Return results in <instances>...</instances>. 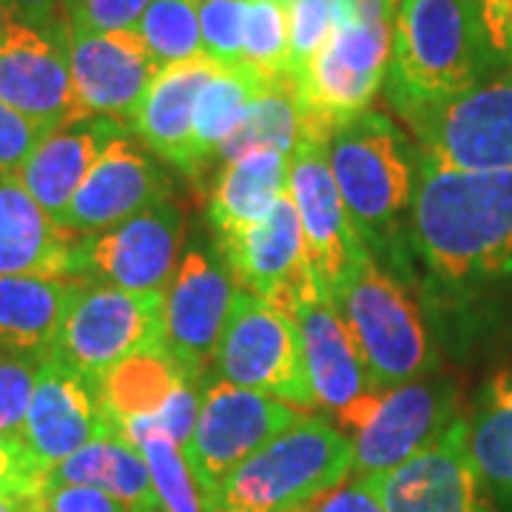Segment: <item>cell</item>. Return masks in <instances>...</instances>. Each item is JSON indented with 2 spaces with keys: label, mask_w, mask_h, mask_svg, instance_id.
Here are the masks:
<instances>
[{
  "label": "cell",
  "mask_w": 512,
  "mask_h": 512,
  "mask_svg": "<svg viewBox=\"0 0 512 512\" xmlns=\"http://www.w3.org/2000/svg\"><path fill=\"white\" fill-rule=\"evenodd\" d=\"M410 237L427 271L450 288L512 274V171H453L421 160Z\"/></svg>",
  "instance_id": "6da1fadb"
},
{
  "label": "cell",
  "mask_w": 512,
  "mask_h": 512,
  "mask_svg": "<svg viewBox=\"0 0 512 512\" xmlns=\"http://www.w3.org/2000/svg\"><path fill=\"white\" fill-rule=\"evenodd\" d=\"M495 63L481 15L467 0H399L384 77L399 114L473 89Z\"/></svg>",
  "instance_id": "7a4b0ae2"
},
{
  "label": "cell",
  "mask_w": 512,
  "mask_h": 512,
  "mask_svg": "<svg viewBox=\"0 0 512 512\" xmlns=\"http://www.w3.org/2000/svg\"><path fill=\"white\" fill-rule=\"evenodd\" d=\"M328 299L376 390L421 379L436 367L433 339L416 302L370 251L350 265Z\"/></svg>",
  "instance_id": "3957f363"
},
{
  "label": "cell",
  "mask_w": 512,
  "mask_h": 512,
  "mask_svg": "<svg viewBox=\"0 0 512 512\" xmlns=\"http://www.w3.org/2000/svg\"><path fill=\"white\" fill-rule=\"evenodd\" d=\"M353 470V439L336 424L305 416L271 439L222 484L214 510L302 512Z\"/></svg>",
  "instance_id": "277c9868"
},
{
  "label": "cell",
  "mask_w": 512,
  "mask_h": 512,
  "mask_svg": "<svg viewBox=\"0 0 512 512\" xmlns=\"http://www.w3.org/2000/svg\"><path fill=\"white\" fill-rule=\"evenodd\" d=\"M328 160L362 242L387 237L416 191L407 140L393 120L373 109L362 111L330 134Z\"/></svg>",
  "instance_id": "5b68a950"
},
{
  "label": "cell",
  "mask_w": 512,
  "mask_h": 512,
  "mask_svg": "<svg viewBox=\"0 0 512 512\" xmlns=\"http://www.w3.org/2000/svg\"><path fill=\"white\" fill-rule=\"evenodd\" d=\"M305 416H316V413H305L274 396L237 387L220 379L217 373H205L200 416L183 453L191 473L205 490L208 512L214 507V498L222 490V484L248 458Z\"/></svg>",
  "instance_id": "8992f818"
},
{
  "label": "cell",
  "mask_w": 512,
  "mask_h": 512,
  "mask_svg": "<svg viewBox=\"0 0 512 512\" xmlns=\"http://www.w3.org/2000/svg\"><path fill=\"white\" fill-rule=\"evenodd\" d=\"M214 373L225 382L274 396L305 413L316 410L296 319L271 308L254 293L237 288L214 353Z\"/></svg>",
  "instance_id": "52a82bcc"
},
{
  "label": "cell",
  "mask_w": 512,
  "mask_h": 512,
  "mask_svg": "<svg viewBox=\"0 0 512 512\" xmlns=\"http://www.w3.org/2000/svg\"><path fill=\"white\" fill-rule=\"evenodd\" d=\"M163 293H131L80 282L49 359L86 379H103L137 350L163 345Z\"/></svg>",
  "instance_id": "ba28073f"
},
{
  "label": "cell",
  "mask_w": 512,
  "mask_h": 512,
  "mask_svg": "<svg viewBox=\"0 0 512 512\" xmlns=\"http://www.w3.org/2000/svg\"><path fill=\"white\" fill-rule=\"evenodd\" d=\"M393 49V23L333 26V35L293 83L302 134L330 140L339 126L370 109L382 89Z\"/></svg>",
  "instance_id": "9c48e42d"
},
{
  "label": "cell",
  "mask_w": 512,
  "mask_h": 512,
  "mask_svg": "<svg viewBox=\"0 0 512 512\" xmlns=\"http://www.w3.org/2000/svg\"><path fill=\"white\" fill-rule=\"evenodd\" d=\"M419 157L453 171H512V77L402 111Z\"/></svg>",
  "instance_id": "30bf717a"
},
{
  "label": "cell",
  "mask_w": 512,
  "mask_h": 512,
  "mask_svg": "<svg viewBox=\"0 0 512 512\" xmlns=\"http://www.w3.org/2000/svg\"><path fill=\"white\" fill-rule=\"evenodd\" d=\"M185 217L171 200L103 234L83 237L77 279L131 293H163L180 265Z\"/></svg>",
  "instance_id": "8fae6325"
},
{
  "label": "cell",
  "mask_w": 512,
  "mask_h": 512,
  "mask_svg": "<svg viewBox=\"0 0 512 512\" xmlns=\"http://www.w3.org/2000/svg\"><path fill=\"white\" fill-rule=\"evenodd\" d=\"M288 194L299 214L305 256L319 291L328 296L367 245L350 220L328 160V140L299 134L291 151Z\"/></svg>",
  "instance_id": "7c38bea8"
},
{
  "label": "cell",
  "mask_w": 512,
  "mask_h": 512,
  "mask_svg": "<svg viewBox=\"0 0 512 512\" xmlns=\"http://www.w3.org/2000/svg\"><path fill=\"white\" fill-rule=\"evenodd\" d=\"M365 484L384 512H498L478 476L464 416L410 461Z\"/></svg>",
  "instance_id": "4fadbf2b"
},
{
  "label": "cell",
  "mask_w": 512,
  "mask_h": 512,
  "mask_svg": "<svg viewBox=\"0 0 512 512\" xmlns=\"http://www.w3.org/2000/svg\"><path fill=\"white\" fill-rule=\"evenodd\" d=\"M214 242L239 291L254 293L291 319L308 296L322 293L308 268L302 225L288 191L268 217Z\"/></svg>",
  "instance_id": "5bb4252c"
},
{
  "label": "cell",
  "mask_w": 512,
  "mask_h": 512,
  "mask_svg": "<svg viewBox=\"0 0 512 512\" xmlns=\"http://www.w3.org/2000/svg\"><path fill=\"white\" fill-rule=\"evenodd\" d=\"M237 296V282L217 251L200 245L180 256L165 288L163 348L191 373H208Z\"/></svg>",
  "instance_id": "9a60e30c"
},
{
  "label": "cell",
  "mask_w": 512,
  "mask_h": 512,
  "mask_svg": "<svg viewBox=\"0 0 512 512\" xmlns=\"http://www.w3.org/2000/svg\"><path fill=\"white\" fill-rule=\"evenodd\" d=\"M293 319L302 333L305 365L316 407L330 413V419L336 421L342 433L356 436L376 416L384 390L373 387L348 330L342 328L325 293L308 296L293 311Z\"/></svg>",
  "instance_id": "2e32d148"
},
{
  "label": "cell",
  "mask_w": 512,
  "mask_h": 512,
  "mask_svg": "<svg viewBox=\"0 0 512 512\" xmlns=\"http://www.w3.org/2000/svg\"><path fill=\"white\" fill-rule=\"evenodd\" d=\"M456 387L441 379H413L384 390L376 416L353 436V478L396 470L421 453L456 419Z\"/></svg>",
  "instance_id": "e0dca14e"
},
{
  "label": "cell",
  "mask_w": 512,
  "mask_h": 512,
  "mask_svg": "<svg viewBox=\"0 0 512 512\" xmlns=\"http://www.w3.org/2000/svg\"><path fill=\"white\" fill-rule=\"evenodd\" d=\"M168 194V177L123 131L100 154L57 222L77 237H94L160 205Z\"/></svg>",
  "instance_id": "ac0fdd59"
},
{
  "label": "cell",
  "mask_w": 512,
  "mask_h": 512,
  "mask_svg": "<svg viewBox=\"0 0 512 512\" xmlns=\"http://www.w3.org/2000/svg\"><path fill=\"white\" fill-rule=\"evenodd\" d=\"M0 100L49 131L89 117L69 69V40L18 23L0 43Z\"/></svg>",
  "instance_id": "d6986e66"
},
{
  "label": "cell",
  "mask_w": 512,
  "mask_h": 512,
  "mask_svg": "<svg viewBox=\"0 0 512 512\" xmlns=\"http://www.w3.org/2000/svg\"><path fill=\"white\" fill-rule=\"evenodd\" d=\"M69 69L80 109L131 126L160 66L137 32H72Z\"/></svg>",
  "instance_id": "ffe728a7"
},
{
  "label": "cell",
  "mask_w": 512,
  "mask_h": 512,
  "mask_svg": "<svg viewBox=\"0 0 512 512\" xmlns=\"http://www.w3.org/2000/svg\"><path fill=\"white\" fill-rule=\"evenodd\" d=\"M111 430L97 384L55 359H43L37 370L29 413L20 439L49 470L74 456L86 444Z\"/></svg>",
  "instance_id": "44dd1931"
},
{
  "label": "cell",
  "mask_w": 512,
  "mask_h": 512,
  "mask_svg": "<svg viewBox=\"0 0 512 512\" xmlns=\"http://www.w3.org/2000/svg\"><path fill=\"white\" fill-rule=\"evenodd\" d=\"M220 69L222 66L205 55L160 69L128 126V131L137 134L143 146L188 177L200 174L194 160L197 94Z\"/></svg>",
  "instance_id": "7402d4cb"
},
{
  "label": "cell",
  "mask_w": 512,
  "mask_h": 512,
  "mask_svg": "<svg viewBox=\"0 0 512 512\" xmlns=\"http://www.w3.org/2000/svg\"><path fill=\"white\" fill-rule=\"evenodd\" d=\"M83 237L37 205L15 174L0 177V276H74Z\"/></svg>",
  "instance_id": "603a6c76"
},
{
  "label": "cell",
  "mask_w": 512,
  "mask_h": 512,
  "mask_svg": "<svg viewBox=\"0 0 512 512\" xmlns=\"http://www.w3.org/2000/svg\"><path fill=\"white\" fill-rule=\"evenodd\" d=\"M123 131L128 128L109 117H83L77 123L55 128L32 151V157L20 165L15 177L49 217L60 220V214L72 202L74 191L89 177L100 154Z\"/></svg>",
  "instance_id": "cb8c5ba5"
},
{
  "label": "cell",
  "mask_w": 512,
  "mask_h": 512,
  "mask_svg": "<svg viewBox=\"0 0 512 512\" xmlns=\"http://www.w3.org/2000/svg\"><path fill=\"white\" fill-rule=\"evenodd\" d=\"M80 282L74 276H0V353L49 359Z\"/></svg>",
  "instance_id": "d4e9b609"
},
{
  "label": "cell",
  "mask_w": 512,
  "mask_h": 512,
  "mask_svg": "<svg viewBox=\"0 0 512 512\" xmlns=\"http://www.w3.org/2000/svg\"><path fill=\"white\" fill-rule=\"evenodd\" d=\"M288 171L291 154L282 151H251L231 163H222L208 205L214 239L237 234L268 217L288 191Z\"/></svg>",
  "instance_id": "484cf974"
},
{
  "label": "cell",
  "mask_w": 512,
  "mask_h": 512,
  "mask_svg": "<svg viewBox=\"0 0 512 512\" xmlns=\"http://www.w3.org/2000/svg\"><path fill=\"white\" fill-rule=\"evenodd\" d=\"M188 379L202 376L180 365L163 345H151L111 367L94 384L111 424L126 427L131 421L157 419Z\"/></svg>",
  "instance_id": "4316f807"
},
{
  "label": "cell",
  "mask_w": 512,
  "mask_h": 512,
  "mask_svg": "<svg viewBox=\"0 0 512 512\" xmlns=\"http://www.w3.org/2000/svg\"><path fill=\"white\" fill-rule=\"evenodd\" d=\"M52 484L97 487L117 498L126 510L163 512L151 484L143 453L111 424L109 433L86 444L52 470Z\"/></svg>",
  "instance_id": "83f0119b"
},
{
  "label": "cell",
  "mask_w": 512,
  "mask_h": 512,
  "mask_svg": "<svg viewBox=\"0 0 512 512\" xmlns=\"http://www.w3.org/2000/svg\"><path fill=\"white\" fill-rule=\"evenodd\" d=\"M470 453L498 512H512V373H495L467 419Z\"/></svg>",
  "instance_id": "f1b7e54d"
},
{
  "label": "cell",
  "mask_w": 512,
  "mask_h": 512,
  "mask_svg": "<svg viewBox=\"0 0 512 512\" xmlns=\"http://www.w3.org/2000/svg\"><path fill=\"white\" fill-rule=\"evenodd\" d=\"M271 83L274 80L259 77L248 66H234V69H220L202 86V92L197 94V106H194L197 171L217 157V148L225 143V137L242 123L251 103Z\"/></svg>",
  "instance_id": "f546056e"
},
{
  "label": "cell",
  "mask_w": 512,
  "mask_h": 512,
  "mask_svg": "<svg viewBox=\"0 0 512 512\" xmlns=\"http://www.w3.org/2000/svg\"><path fill=\"white\" fill-rule=\"evenodd\" d=\"M299 134H302V114H299L296 86L293 80H274L251 103L242 123L225 137L214 160L231 163L251 151L291 154L299 143Z\"/></svg>",
  "instance_id": "4dcf8cb0"
},
{
  "label": "cell",
  "mask_w": 512,
  "mask_h": 512,
  "mask_svg": "<svg viewBox=\"0 0 512 512\" xmlns=\"http://www.w3.org/2000/svg\"><path fill=\"white\" fill-rule=\"evenodd\" d=\"M146 458L151 484L163 512H208V498L200 487L197 476L191 473L185 461L183 447L163 430L134 421L126 427H117Z\"/></svg>",
  "instance_id": "1f68e13d"
},
{
  "label": "cell",
  "mask_w": 512,
  "mask_h": 512,
  "mask_svg": "<svg viewBox=\"0 0 512 512\" xmlns=\"http://www.w3.org/2000/svg\"><path fill=\"white\" fill-rule=\"evenodd\" d=\"M134 32L160 69L205 55L200 0H151Z\"/></svg>",
  "instance_id": "d6a6232c"
},
{
  "label": "cell",
  "mask_w": 512,
  "mask_h": 512,
  "mask_svg": "<svg viewBox=\"0 0 512 512\" xmlns=\"http://www.w3.org/2000/svg\"><path fill=\"white\" fill-rule=\"evenodd\" d=\"M242 66L265 80H288V6L279 0H248Z\"/></svg>",
  "instance_id": "836d02e7"
},
{
  "label": "cell",
  "mask_w": 512,
  "mask_h": 512,
  "mask_svg": "<svg viewBox=\"0 0 512 512\" xmlns=\"http://www.w3.org/2000/svg\"><path fill=\"white\" fill-rule=\"evenodd\" d=\"M333 35V0L288 3V80H299Z\"/></svg>",
  "instance_id": "e575fe53"
},
{
  "label": "cell",
  "mask_w": 512,
  "mask_h": 512,
  "mask_svg": "<svg viewBox=\"0 0 512 512\" xmlns=\"http://www.w3.org/2000/svg\"><path fill=\"white\" fill-rule=\"evenodd\" d=\"M248 0H200L202 52L222 69L242 66Z\"/></svg>",
  "instance_id": "d590c367"
},
{
  "label": "cell",
  "mask_w": 512,
  "mask_h": 512,
  "mask_svg": "<svg viewBox=\"0 0 512 512\" xmlns=\"http://www.w3.org/2000/svg\"><path fill=\"white\" fill-rule=\"evenodd\" d=\"M52 484V470L26 447L20 436H0V495L43 498Z\"/></svg>",
  "instance_id": "8d00e7d4"
},
{
  "label": "cell",
  "mask_w": 512,
  "mask_h": 512,
  "mask_svg": "<svg viewBox=\"0 0 512 512\" xmlns=\"http://www.w3.org/2000/svg\"><path fill=\"white\" fill-rule=\"evenodd\" d=\"M43 359L0 356V436H20Z\"/></svg>",
  "instance_id": "74e56055"
},
{
  "label": "cell",
  "mask_w": 512,
  "mask_h": 512,
  "mask_svg": "<svg viewBox=\"0 0 512 512\" xmlns=\"http://www.w3.org/2000/svg\"><path fill=\"white\" fill-rule=\"evenodd\" d=\"M151 0H66L72 32H131Z\"/></svg>",
  "instance_id": "f35d334b"
},
{
  "label": "cell",
  "mask_w": 512,
  "mask_h": 512,
  "mask_svg": "<svg viewBox=\"0 0 512 512\" xmlns=\"http://www.w3.org/2000/svg\"><path fill=\"white\" fill-rule=\"evenodd\" d=\"M46 134L52 131L0 100V177L18 174L20 165L32 157V151L46 140Z\"/></svg>",
  "instance_id": "ab89813d"
},
{
  "label": "cell",
  "mask_w": 512,
  "mask_h": 512,
  "mask_svg": "<svg viewBox=\"0 0 512 512\" xmlns=\"http://www.w3.org/2000/svg\"><path fill=\"white\" fill-rule=\"evenodd\" d=\"M43 512H128L117 498L83 484H49Z\"/></svg>",
  "instance_id": "60d3db41"
},
{
  "label": "cell",
  "mask_w": 512,
  "mask_h": 512,
  "mask_svg": "<svg viewBox=\"0 0 512 512\" xmlns=\"http://www.w3.org/2000/svg\"><path fill=\"white\" fill-rule=\"evenodd\" d=\"M15 12V18L32 29H40L46 35L66 37L72 35L69 15H66V0H6Z\"/></svg>",
  "instance_id": "b9f144b4"
},
{
  "label": "cell",
  "mask_w": 512,
  "mask_h": 512,
  "mask_svg": "<svg viewBox=\"0 0 512 512\" xmlns=\"http://www.w3.org/2000/svg\"><path fill=\"white\" fill-rule=\"evenodd\" d=\"M305 512H384V507L365 481L348 476L339 487L319 495Z\"/></svg>",
  "instance_id": "7bdbcfd3"
},
{
  "label": "cell",
  "mask_w": 512,
  "mask_h": 512,
  "mask_svg": "<svg viewBox=\"0 0 512 512\" xmlns=\"http://www.w3.org/2000/svg\"><path fill=\"white\" fill-rule=\"evenodd\" d=\"M399 0H333V26L396 23Z\"/></svg>",
  "instance_id": "ee69618b"
},
{
  "label": "cell",
  "mask_w": 512,
  "mask_h": 512,
  "mask_svg": "<svg viewBox=\"0 0 512 512\" xmlns=\"http://www.w3.org/2000/svg\"><path fill=\"white\" fill-rule=\"evenodd\" d=\"M481 23L498 60H510L512 52V0H487Z\"/></svg>",
  "instance_id": "f6af8a7d"
},
{
  "label": "cell",
  "mask_w": 512,
  "mask_h": 512,
  "mask_svg": "<svg viewBox=\"0 0 512 512\" xmlns=\"http://www.w3.org/2000/svg\"><path fill=\"white\" fill-rule=\"evenodd\" d=\"M0 512H43V498L29 501V498H9V495H0Z\"/></svg>",
  "instance_id": "bcb514c9"
},
{
  "label": "cell",
  "mask_w": 512,
  "mask_h": 512,
  "mask_svg": "<svg viewBox=\"0 0 512 512\" xmlns=\"http://www.w3.org/2000/svg\"><path fill=\"white\" fill-rule=\"evenodd\" d=\"M18 23H20V20L15 18L12 6H9L6 0H0V43H3L6 37L12 35V29H15Z\"/></svg>",
  "instance_id": "7dc6e473"
},
{
  "label": "cell",
  "mask_w": 512,
  "mask_h": 512,
  "mask_svg": "<svg viewBox=\"0 0 512 512\" xmlns=\"http://www.w3.org/2000/svg\"><path fill=\"white\" fill-rule=\"evenodd\" d=\"M467 3H470V6L476 9L478 15H481V9H484V3H487V0H467Z\"/></svg>",
  "instance_id": "c3c4849f"
},
{
  "label": "cell",
  "mask_w": 512,
  "mask_h": 512,
  "mask_svg": "<svg viewBox=\"0 0 512 512\" xmlns=\"http://www.w3.org/2000/svg\"><path fill=\"white\" fill-rule=\"evenodd\" d=\"M214 512H245V510H214ZM305 512V510H302Z\"/></svg>",
  "instance_id": "681fc988"
},
{
  "label": "cell",
  "mask_w": 512,
  "mask_h": 512,
  "mask_svg": "<svg viewBox=\"0 0 512 512\" xmlns=\"http://www.w3.org/2000/svg\"><path fill=\"white\" fill-rule=\"evenodd\" d=\"M279 3H285V6H288V3H293V0H279Z\"/></svg>",
  "instance_id": "f907efd6"
},
{
  "label": "cell",
  "mask_w": 512,
  "mask_h": 512,
  "mask_svg": "<svg viewBox=\"0 0 512 512\" xmlns=\"http://www.w3.org/2000/svg\"><path fill=\"white\" fill-rule=\"evenodd\" d=\"M128 512H148V510H128Z\"/></svg>",
  "instance_id": "816d5d0a"
},
{
  "label": "cell",
  "mask_w": 512,
  "mask_h": 512,
  "mask_svg": "<svg viewBox=\"0 0 512 512\" xmlns=\"http://www.w3.org/2000/svg\"><path fill=\"white\" fill-rule=\"evenodd\" d=\"M510 60H512V52H510Z\"/></svg>",
  "instance_id": "f5cc1de1"
}]
</instances>
